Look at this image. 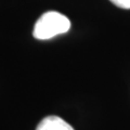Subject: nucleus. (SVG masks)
Instances as JSON below:
<instances>
[{
    "instance_id": "nucleus-1",
    "label": "nucleus",
    "mask_w": 130,
    "mask_h": 130,
    "mask_svg": "<svg viewBox=\"0 0 130 130\" xmlns=\"http://www.w3.org/2000/svg\"><path fill=\"white\" fill-rule=\"evenodd\" d=\"M70 28L71 22L66 16L56 11H49L43 13L36 22L32 36L39 40H47L67 32Z\"/></svg>"
},
{
    "instance_id": "nucleus-2",
    "label": "nucleus",
    "mask_w": 130,
    "mask_h": 130,
    "mask_svg": "<svg viewBox=\"0 0 130 130\" xmlns=\"http://www.w3.org/2000/svg\"><path fill=\"white\" fill-rule=\"evenodd\" d=\"M36 130H74L72 126L59 116H48L38 124Z\"/></svg>"
},
{
    "instance_id": "nucleus-3",
    "label": "nucleus",
    "mask_w": 130,
    "mask_h": 130,
    "mask_svg": "<svg viewBox=\"0 0 130 130\" xmlns=\"http://www.w3.org/2000/svg\"><path fill=\"white\" fill-rule=\"evenodd\" d=\"M109 1L121 9H130V0H109Z\"/></svg>"
}]
</instances>
